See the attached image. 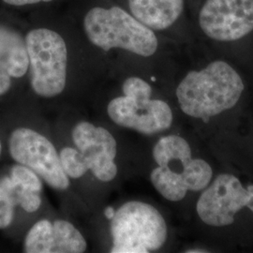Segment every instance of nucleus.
<instances>
[{"mask_svg":"<svg viewBox=\"0 0 253 253\" xmlns=\"http://www.w3.org/2000/svg\"><path fill=\"white\" fill-rule=\"evenodd\" d=\"M167 225L151 205L131 201L115 212L111 221L113 253H148L163 247Z\"/></svg>","mask_w":253,"mask_h":253,"instance_id":"39448f33","label":"nucleus"},{"mask_svg":"<svg viewBox=\"0 0 253 253\" xmlns=\"http://www.w3.org/2000/svg\"><path fill=\"white\" fill-rule=\"evenodd\" d=\"M60 163L65 173L73 179L82 177L89 171V165L84 155L73 147H64L59 153Z\"/></svg>","mask_w":253,"mask_h":253,"instance_id":"4468645a","label":"nucleus"},{"mask_svg":"<svg viewBox=\"0 0 253 253\" xmlns=\"http://www.w3.org/2000/svg\"><path fill=\"white\" fill-rule=\"evenodd\" d=\"M123 96L109 102L110 118L119 126L155 134L169 128L172 122L170 106L162 100H152L151 85L138 76H129L122 84Z\"/></svg>","mask_w":253,"mask_h":253,"instance_id":"423d86ee","label":"nucleus"},{"mask_svg":"<svg viewBox=\"0 0 253 253\" xmlns=\"http://www.w3.org/2000/svg\"><path fill=\"white\" fill-rule=\"evenodd\" d=\"M243 208L253 212V185L244 188L235 175L222 173L202 193L196 209L206 224L221 227L234 223L235 213Z\"/></svg>","mask_w":253,"mask_h":253,"instance_id":"6e6552de","label":"nucleus"},{"mask_svg":"<svg viewBox=\"0 0 253 253\" xmlns=\"http://www.w3.org/2000/svg\"><path fill=\"white\" fill-rule=\"evenodd\" d=\"M87 244L81 233L71 222L42 219L28 231L24 242L27 253H82Z\"/></svg>","mask_w":253,"mask_h":253,"instance_id":"9b49d317","label":"nucleus"},{"mask_svg":"<svg viewBox=\"0 0 253 253\" xmlns=\"http://www.w3.org/2000/svg\"><path fill=\"white\" fill-rule=\"evenodd\" d=\"M198 25L211 40L239 41L253 32V0H205L198 12Z\"/></svg>","mask_w":253,"mask_h":253,"instance_id":"1a4fd4ad","label":"nucleus"},{"mask_svg":"<svg viewBox=\"0 0 253 253\" xmlns=\"http://www.w3.org/2000/svg\"><path fill=\"white\" fill-rule=\"evenodd\" d=\"M0 68L12 79L24 77L29 69L25 35L3 23H0Z\"/></svg>","mask_w":253,"mask_h":253,"instance_id":"ddd939ff","label":"nucleus"},{"mask_svg":"<svg viewBox=\"0 0 253 253\" xmlns=\"http://www.w3.org/2000/svg\"><path fill=\"white\" fill-rule=\"evenodd\" d=\"M153 158L159 167L151 172V182L160 194L171 202H179L189 190H205L213 175L207 162L191 158L190 145L180 136L160 139L154 146Z\"/></svg>","mask_w":253,"mask_h":253,"instance_id":"20e7f679","label":"nucleus"},{"mask_svg":"<svg viewBox=\"0 0 253 253\" xmlns=\"http://www.w3.org/2000/svg\"><path fill=\"white\" fill-rule=\"evenodd\" d=\"M244 88L239 73L225 61L216 60L187 73L176 88V97L186 115L208 120L233 108Z\"/></svg>","mask_w":253,"mask_h":253,"instance_id":"f03ea898","label":"nucleus"},{"mask_svg":"<svg viewBox=\"0 0 253 253\" xmlns=\"http://www.w3.org/2000/svg\"><path fill=\"white\" fill-rule=\"evenodd\" d=\"M15 202L9 191L0 186V229H5L12 223Z\"/></svg>","mask_w":253,"mask_h":253,"instance_id":"f3484780","label":"nucleus"},{"mask_svg":"<svg viewBox=\"0 0 253 253\" xmlns=\"http://www.w3.org/2000/svg\"><path fill=\"white\" fill-rule=\"evenodd\" d=\"M34 25L25 34L30 85L38 96L54 98L63 92L67 84L68 44L56 27V15L41 13L40 21Z\"/></svg>","mask_w":253,"mask_h":253,"instance_id":"7ed1b4c3","label":"nucleus"},{"mask_svg":"<svg viewBox=\"0 0 253 253\" xmlns=\"http://www.w3.org/2000/svg\"><path fill=\"white\" fill-rule=\"evenodd\" d=\"M12 159L36 172L55 190H67L69 176L64 172L54 145L43 135L27 127L15 129L9 140Z\"/></svg>","mask_w":253,"mask_h":253,"instance_id":"0eeeda50","label":"nucleus"},{"mask_svg":"<svg viewBox=\"0 0 253 253\" xmlns=\"http://www.w3.org/2000/svg\"><path fill=\"white\" fill-rule=\"evenodd\" d=\"M12 78L9 75V73L0 68V96L6 94L11 87Z\"/></svg>","mask_w":253,"mask_h":253,"instance_id":"a211bd4d","label":"nucleus"},{"mask_svg":"<svg viewBox=\"0 0 253 253\" xmlns=\"http://www.w3.org/2000/svg\"><path fill=\"white\" fill-rule=\"evenodd\" d=\"M9 178L17 188L22 190H31L40 193L42 189L40 176L34 171L22 164L12 167Z\"/></svg>","mask_w":253,"mask_h":253,"instance_id":"2eb2a0df","label":"nucleus"},{"mask_svg":"<svg viewBox=\"0 0 253 253\" xmlns=\"http://www.w3.org/2000/svg\"><path fill=\"white\" fill-rule=\"evenodd\" d=\"M73 140L78 150L84 155L89 171L99 180L109 182L117 176V141L106 128L89 122H80L73 128Z\"/></svg>","mask_w":253,"mask_h":253,"instance_id":"9d476101","label":"nucleus"},{"mask_svg":"<svg viewBox=\"0 0 253 253\" xmlns=\"http://www.w3.org/2000/svg\"><path fill=\"white\" fill-rule=\"evenodd\" d=\"M66 17L103 52L122 50L150 57L159 49L157 32L113 0H70Z\"/></svg>","mask_w":253,"mask_h":253,"instance_id":"f257e3e1","label":"nucleus"},{"mask_svg":"<svg viewBox=\"0 0 253 253\" xmlns=\"http://www.w3.org/2000/svg\"><path fill=\"white\" fill-rule=\"evenodd\" d=\"M1 2L10 8L35 9L41 13H45L49 12V10L51 11L56 5L64 2V0H1Z\"/></svg>","mask_w":253,"mask_h":253,"instance_id":"dca6fc26","label":"nucleus"},{"mask_svg":"<svg viewBox=\"0 0 253 253\" xmlns=\"http://www.w3.org/2000/svg\"><path fill=\"white\" fill-rule=\"evenodd\" d=\"M155 32L177 25L185 11V0H113Z\"/></svg>","mask_w":253,"mask_h":253,"instance_id":"f8f14e48","label":"nucleus"},{"mask_svg":"<svg viewBox=\"0 0 253 253\" xmlns=\"http://www.w3.org/2000/svg\"><path fill=\"white\" fill-rule=\"evenodd\" d=\"M1 151H2V145H1V142H0V155H1Z\"/></svg>","mask_w":253,"mask_h":253,"instance_id":"6ab92c4d","label":"nucleus"}]
</instances>
